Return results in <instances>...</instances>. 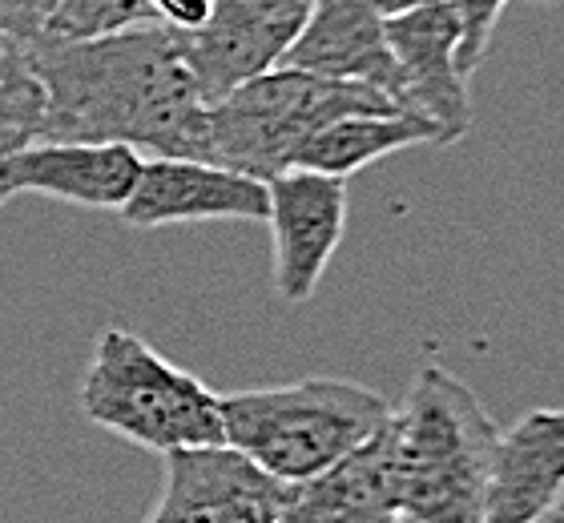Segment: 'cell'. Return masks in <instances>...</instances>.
I'll return each mask as SVG.
<instances>
[{"label": "cell", "instance_id": "cell-18", "mask_svg": "<svg viewBox=\"0 0 564 523\" xmlns=\"http://www.w3.org/2000/svg\"><path fill=\"white\" fill-rule=\"evenodd\" d=\"M447 4L459 21V73L471 77L492 45L496 21H500L508 0H447Z\"/></svg>", "mask_w": 564, "mask_h": 523}, {"label": "cell", "instance_id": "cell-8", "mask_svg": "<svg viewBox=\"0 0 564 523\" xmlns=\"http://www.w3.org/2000/svg\"><path fill=\"white\" fill-rule=\"evenodd\" d=\"M388 48L403 109L440 129L444 145H456L471 129V101L468 77L459 73V21L452 4L388 17Z\"/></svg>", "mask_w": 564, "mask_h": 523}, {"label": "cell", "instance_id": "cell-11", "mask_svg": "<svg viewBox=\"0 0 564 523\" xmlns=\"http://www.w3.org/2000/svg\"><path fill=\"white\" fill-rule=\"evenodd\" d=\"M141 157L130 145H97V141H33L24 150L0 157L4 194H45L85 209L121 214L141 177Z\"/></svg>", "mask_w": 564, "mask_h": 523}, {"label": "cell", "instance_id": "cell-5", "mask_svg": "<svg viewBox=\"0 0 564 523\" xmlns=\"http://www.w3.org/2000/svg\"><path fill=\"white\" fill-rule=\"evenodd\" d=\"M347 113H403V109L367 85L323 81L279 65L206 105L202 162L247 174L254 182H271L299 165L318 129Z\"/></svg>", "mask_w": 564, "mask_h": 523}, {"label": "cell", "instance_id": "cell-6", "mask_svg": "<svg viewBox=\"0 0 564 523\" xmlns=\"http://www.w3.org/2000/svg\"><path fill=\"white\" fill-rule=\"evenodd\" d=\"M315 0H214L210 21L186 36L206 105L279 69L303 36Z\"/></svg>", "mask_w": 564, "mask_h": 523}, {"label": "cell", "instance_id": "cell-24", "mask_svg": "<svg viewBox=\"0 0 564 523\" xmlns=\"http://www.w3.org/2000/svg\"><path fill=\"white\" fill-rule=\"evenodd\" d=\"M4 201H9V194H4V189H0V206H4Z\"/></svg>", "mask_w": 564, "mask_h": 523}, {"label": "cell", "instance_id": "cell-15", "mask_svg": "<svg viewBox=\"0 0 564 523\" xmlns=\"http://www.w3.org/2000/svg\"><path fill=\"white\" fill-rule=\"evenodd\" d=\"M412 145H444V141H440V129L412 113H347L327 129H318L294 170H315L347 182L351 174L376 165L379 157L412 150Z\"/></svg>", "mask_w": 564, "mask_h": 523}, {"label": "cell", "instance_id": "cell-16", "mask_svg": "<svg viewBox=\"0 0 564 523\" xmlns=\"http://www.w3.org/2000/svg\"><path fill=\"white\" fill-rule=\"evenodd\" d=\"M48 113L45 81L29 41L0 33V157L41 141Z\"/></svg>", "mask_w": 564, "mask_h": 523}, {"label": "cell", "instance_id": "cell-14", "mask_svg": "<svg viewBox=\"0 0 564 523\" xmlns=\"http://www.w3.org/2000/svg\"><path fill=\"white\" fill-rule=\"evenodd\" d=\"M564 488V407L529 411L496 439L484 523H532Z\"/></svg>", "mask_w": 564, "mask_h": 523}, {"label": "cell", "instance_id": "cell-3", "mask_svg": "<svg viewBox=\"0 0 564 523\" xmlns=\"http://www.w3.org/2000/svg\"><path fill=\"white\" fill-rule=\"evenodd\" d=\"M408 523H484L496 431L480 399L444 367H423L391 411Z\"/></svg>", "mask_w": 564, "mask_h": 523}, {"label": "cell", "instance_id": "cell-23", "mask_svg": "<svg viewBox=\"0 0 564 523\" xmlns=\"http://www.w3.org/2000/svg\"><path fill=\"white\" fill-rule=\"evenodd\" d=\"M536 4H561V0H536Z\"/></svg>", "mask_w": 564, "mask_h": 523}, {"label": "cell", "instance_id": "cell-9", "mask_svg": "<svg viewBox=\"0 0 564 523\" xmlns=\"http://www.w3.org/2000/svg\"><path fill=\"white\" fill-rule=\"evenodd\" d=\"M291 491L230 447L165 455L162 500L145 523H279Z\"/></svg>", "mask_w": 564, "mask_h": 523}, {"label": "cell", "instance_id": "cell-17", "mask_svg": "<svg viewBox=\"0 0 564 523\" xmlns=\"http://www.w3.org/2000/svg\"><path fill=\"white\" fill-rule=\"evenodd\" d=\"M150 24H158L150 0H61L45 36L48 41H97V36L150 29Z\"/></svg>", "mask_w": 564, "mask_h": 523}, {"label": "cell", "instance_id": "cell-20", "mask_svg": "<svg viewBox=\"0 0 564 523\" xmlns=\"http://www.w3.org/2000/svg\"><path fill=\"white\" fill-rule=\"evenodd\" d=\"M150 9H153V21L162 24V29H174V33L189 36L210 21L214 0H150Z\"/></svg>", "mask_w": 564, "mask_h": 523}, {"label": "cell", "instance_id": "cell-4", "mask_svg": "<svg viewBox=\"0 0 564 523\" xmlns=\"http://www.w3.org/2000/svg\"><path fill=\"white\" fill-rule=\"evenodd\" d=\"M77 407L101 431L158 455L226 447L223 395L121 326L97 335Z\"/></svg>", "mask_w": 564, "mask_h": 523}, {"label": "cell", "instance_id": "cell-12", "mask_svg": "<svg viewBox=\"0 0 564 523\" xmlns=\"http://www.w3.org/2000/svg\"><path fill=\"white\" fill-rule=\"evenodd\" d=\"M282 65L323 81L367 85L403 109L400 73L388 48V21L376 0H315L303 36Z\"/></svg>", "mask_w": 564, "mask_h": 523}, {"label": "cell", "instance_id": "cell-19", "mask_svg": "<svg viewBox=\"0 0 564 523\" xmlns=\"http://www.w3.org/2000/svg\"><path fill=\"white\" fill-rule=\"evenodd\" d=\"M61 0H0V33L17 41H41Z\"/></svg>", "mask_w": 564, "mask_h": 523}, {"label": "cell", "instance_id": "cell-7", "mask_svg": "<svg viewBox=\"0 0 564 523\" xmlns=\"http://www.w3.org/2000/svg\"><path fill=\"white\" fill-rule=\"evenodd\" d=\"M274 233V291L303 306L318 291L347 226V182L315 170H286L267 182Z\"/></svg>", "mask_w": 564, "mask_h": 523}, {"label": "cell", "instance_id": "cell-2", "mask_svg": "<svg viewBox=\"0 0 564 523\" xmlns=\"http://www.w3.org/2000/svg\"><path fill=\"white\" fill-rule=\"evenodd\" d=\"M391 403L347 379H299L223 395L226 447L262 476L299 488L391 423Z\"/></svg>", "mask_w": 564, "mask_h": 523}, {"label": "cell", "instance_id": "cell-10", "mask_svg": "<svg viewBox=\"0 0 564 523\" xmlns=\"http://www.w3.org/2000/svg\"><path fill=\"white\" fill-rule=\"evenodd\" d=\"M271 194L267 182L189 157H153L121 209L126 226L158 230L186 221H267Z\"/></svg>", "mask_w": 564, "mask_h": 523}, {"label": "cell", "instance_id": "cell-21", "mask_svg": "<svg viewBox=\"0 0 564 523\" xmlns=\"http://www.w3.org/2000/svg\"><path fill=\"white\" fill-rule=\"evenodd\" d=\"M379 12H383V21L388 17H403V12H415V9H432V4H444V0H376Z\"/></svg>", "mask_w": 564, "mask_h": 523}, {"label": "cell", "instance_id": "cell-22", "mask_svg": "<svg viewBox=\"0 0 564 523\" xmlns=\"http://www.w3.org/2000/svg\"><path fill=\"white\" fill-rule=\"evenodd\" d=\"M532 523H564V488H561V495H556V500L549 503V508H544V512L536 515Z\"/></svg>", "mask_w": 564, "mask_h": 523}, {"label": "cell", "instance_id": "cell-13", "mask_svg": "<svg viewBox=\"0 0 564 523\" xmlns=\"http://www.w3.org/2000/svg\"><path fill=\"white\" fill-rule=\"evenodd\" d=\"M400 455L391 423L359 451L291 491L279 523H400Z\"/></svg>", "mask_w": 564, "mask_h": 523}, {"label": "cell", "instance_id": "cell-1", "mask_svg": "<svg viewBox=\"0 0 564 523\" xmlns=\"http://www.w3.org/2000/svg\"><path fill=\"white\" fill-rule=\"evenodd\" d=\"M48 113L41 141L130 145L202 162L206 94L186 36L162 24L97 41H33Z\"/></svg>", "mask_w": 564, "mask_h": 523}]
</instances>
